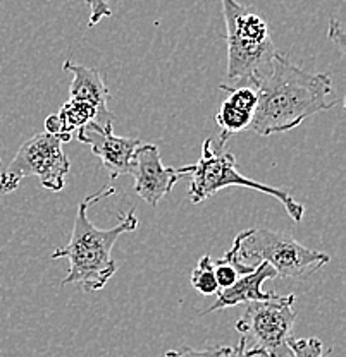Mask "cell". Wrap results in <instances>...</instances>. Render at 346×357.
<instances>
[{
	"instance_id": "1",
	"label": "cell",
	"mask_w": 346,
	"mask_h": 357,
	"mask_svg": "<svg viewBox=\"0 0 346 357\" xmlns=\"http://www.w3.org/2000/svg\"><path fill=\"white\" fill-rule=\"evenodd\" d=\"M254 89L257 107L250 129L259 136L291 131L312 115L340 103L327 74L308 73L281 52Z\"/></svg>"
},
{
	"instance_id": "2",
	"label": "cell",
	"mask_w": 346,
	"mask_h": 357,
	"mask_svg": "<svg viewBox=\"0 0 346 357\" xmlns=\"http://www.w3.org/2000/svg\"><path fill=\"white\" fill-rule=\"evenodd\" d=\"M113 195H115V189L113 185H106L102 191L88 196L78 204L69 244L57 248L50 255L52 259L66 258L69 261V271L62 285L80 284L87 292H95L103 289L117 271V265L113 259V248L122 234L135 232L138 229L135 210L119 215V222L110 229H96L88 218V208L93 203Z\"/></svg>"
},
{
	"instance_id": "3",
	"label": "cell",
	"mask_w": 346,
	"mask_h": 357,
	"mask_svg": "<svg viewBox=\"0 0 346 357\" xmlns=\"http://www.w3.org/2000/svg\"><path fill=\"white\" fill-rule=\"evenodd\" d=\"M222 258L240 277L252 273L259 263H267L281 278H303L331 261L329 255L305 248L289 232L248 229L236 234Z\"/></svg>"
},
{
	"instance_id": "4",
	"label": "cell",
	"mask_w": 346,
	"mask_h": 357,
	"mask_svg": "<svg viewBox=\"0 0 346 357\" xmlns=\"http://www.w3.org/2000/svg\"><path fill=\"white\" fill-rule=\"evenodd\" d=\"M228 43V77L240 86L254 88L269 73L279 54L269 24L238 0H221Z\"/></svg>"
},
{
	"instance_id": "5",
	"label": "cell",
	"mask_w": 346,
	"mask_h": 357,
	"mask_svg": "<svg viewBox=\"0 0 346 357\" xmlns=\"http://www.w3.org/2000/svg\"><path fill=\"white\" fill-rule=\"evenodd\" d=\"M189 176V201L199 204L212 196L217 195L222 189L238 185V188L255 189L267 196H273L284 206L286 213L296 223L301 222L305 215V206L293 198L288 189L273 188V185L262 184L250 177H245L236 169L234 156L224 150V146H214V139L208 137L202 144V155L199 162L188 165Z\"/></svg>"
},
{
	"instance_id": "6",
	"label": "cell",
	"mask_w": 346,
	"mask_h": 357,
	"mask_svg": "<svg viewBox=\"0 0 346 357\" xmlns=\"http://www.w3.org/2000/svg\"><path fill=\"white\" fill-rule=\"evenodd\" d=\"M295 294L276 296L271 301L248 303L243 316L236 321L245 349L266 357H289V340L295 326L293 311Z\"/></svg>"
},
{
	"instance_id": "7",
	"label": "cell",
	"mask_w": 346,
	"mask_h": 357,
	"mask_svg": "<svg viewBox=\"0 0 346 357\" xmlns=\"http://www.w3.org/2000/svg\"><path fill=\"white\" fill-rule=\"evenodd\" d=\"M62 141L48 132L35 134L17 150L13 162L0 170V195H10L20 188L21 181L36 177L43 188L52 192L64 189L66 176L71 170Z\"/></svg>"
},
{
	"instance_id": "8",
	"label": "cell",
	"mask_w": 346,
	"mask_h": 357,
	"mask_svg": "<svg viewBox=\"0 0 346 357\" xmlns=\"http://www.w3.org/2000/svg\"><path fill=\"white\" fill-rule=\"evenodd\" d=\"M129 174L135 178L136 196L148 206L155 208L164 196L173 191L181 176H188V165L181 169L166 167L155 144H140L133 156Z\"/></svg>"
},
{
	"instance_id": "9",
	"label": "cell",
	"mask_w": 346,
	"mask_h": 357,
	"mask_svg": "<svg viewBox=\"0 0 346 357\" xmlns=\"http://www.w3.org/2000/svg\"><path fill=\"white\" fill-rule=\"evenodd\" d=\"M113 126L114 124L100 126L96 122H90L76 132V137L80 143L92 148V153L100 158L110 178H117L119 176L129 174L133 156L141 143L135 137L115 136Z\"/></svg>"
},
{
	"instance_id": "10",
	"label": "cell",
	"mask_w": 346,
	"mask_h": 357,
	"mask_svg": "<svg viewBox=\"0 0 346 357\" xmlns=\"http://www.w3.org/2000/svg\"><path fill=\"white\" fill-rule=\"evenodd\" d=\"M62 69L73 76L69 84V100L83 102L93 107L99 114L96 124L107 126L114 122V114L109 110L107 100H109V88L103 83V77L96 67H85L74 62L66 61Z\"/></svg>"
},
{
	"instance_id": "11",
	"label": "cell",
	"mask_w": 346,
	"mask_h": 357,
	"mask_svg": "<svg viewBox=\"0 0 346 357\" xmlns=\"http://www.w3.org/2000/svg\"><path fill=\"white\" fill-rule=\"evenodd\" d=\"M221 89L228 93V98L219 107L215 122L221 128L219 146H224L231 136L250 129L257 107V93L250 86L231 88L228 84H221Z\"/></svg>"
},
{
	"instance_id": "12",
	"label": "cell",
	"mask_w": 346,
	"mask_h": 357,
	"mask_svg": "<svg viewBox=\"0 0 346 357\" xmlns=\"http://www.w3.org/2000/svg\"><path fill=\"white\" fill-rule=\"evenodd\" d=\"M277 273L273 266L267 265V263H259L255 266V270L252 273L243 275V277L238 278L229 289L221 290L217 294V299L212 304L210 307L206 311L214 312L219 310H226V307L238 306V304L245 303H255V301H271L277 296L274 292H266L262 290V285L266 280H271V278H276Z\"/></svg>"
},
{
	"instance_id": "13",
	"label": "cell",
	"mask_w": 346,
	"mask_h": 357,
	"mask_svg": "<svg viewBox=\"0 0 346 357\" xmlns=\"http://www.w3.org/2000/svg\"><path fill=\"white\" fill-rule=\"evenodd\" d=\"M192 285L202 296H214L219 294V285L215 280L214 259L206 255L199 259V265L192 271Z\"/></svg>"
},
{
	"instance_id": "14",
	"label": "cell",
	"mask_w": 346,
	"mask_h": 357,
	"mask_svg": "<svg viewBox=\"0 0 346 357\" xmlns=\"http://www.w3.org/2000/svg\"><path fill=\"white\" fill-rule=\"evenodd\" d=\"M289 357H326L322 342L319 338H296L289 340Z\"/></svg>"
},
{
	"instance_id": "15",
	"label": "cell",
	"mask_w": 346,
	"mask_h": 357,
	"mask_svg": "<svg viewBox=\"0 0 346 357\" xmlns=\"http://www.w3.org/2000/svg\"><path fill=\"white\" fill-rule=\"evenodd\" d=\"M214 271H215V280H217V285H219V292H221V290L229 289L231 285L240 278V275H238V271L234 270V266L226 261L224 258L214 261Z\"/></svg>"
},
{
	"instance_id": "16",
	"label": "cell",
	"mask_w": 346,
	"mask_h": 357,
	"mask_svg": "<svg viewBox=\"0 0 346 357\" xmlns=\"http://www.w3.org/2000/svg\"><path fill=\"white\" fill-rule=\"evenodd\" d=\"M226 345H214V347L203 349V351H196L192 347H181L176 351L166 352V357H221L224 352Z\"/></svg>"
},
{
	"instance_id": "17",
	"label": "cell",
	"mask_w": 346,
	"mask_h": 357,
	"mask_svg": "<svg viewBox=\"0 0 346 357\" xmlns=\"http://www.w3.org/2000/svg\"><path fill=\"white\" fill-rule=\"evenodd\" d=\"M85 2L90 7V21H88V26H90V28L99 24V22L106 20V17L113 16V9L109 7V0H85Z\"/></svg>"
},
{
	"instance_id": "18",
	"label": "cell",
	"mask_w": 346,
	"mask_h": 357,
	"mask_svg": "<svg viewBox=\"0 0 346 357\" xmlns=\"http://www.w3.org/2000/svg\"><path fill=\"white\" fill-rule=\"evenodd\" d=\"M331 42H334L340 47L341 54H345V28L343 22L340 20H331L329 21V33H327Z\"/></svg>"
},
{
	"instance_id": "19",
	"label": "cell",
	"mask_w": 346,
	"mask_h": 357,
	"mask_svg": "<svg viewBox=\"0 0 346 357\" xmlns=\"http://www.w3.org/2000/svg\"><path fill=\"white\" fill-rule=\"evenodd\" d=\"M221 357H266V356L259 354V352L247 351L243 342L240 340V344H238L236 347H224V352H222Z\"/></svg>"
},
{
	"instance_id": "20",
	"label": "cell",
	"mask_w": 346,
	"mask_h": 357,
	"mask_svg": "<svg viewBox=\"0 0 346 357\" xmlns=\"http://www.w3.org/2000/svg\"><path fill=\"white\" fill-rule=\"evenodd\" d=\"M324 356H326V357H334L333 351H331V349H329V351H327V352H324Z\"/></svg>"
},
{
	"instance_id": "21",
	"label": "cell",
	"mask_w": 346,
	"mask_h": 357,
	"mask_svg": "<svg viewBox=\"0 0 346 357\" xmlns=\"http://www.w3.org/2000/svg\"><path fill=\"white\" fill-rule=\"evenodd\" d=\"M0 165H2V163H0Z\"/></svg>"
}]
</instances>
